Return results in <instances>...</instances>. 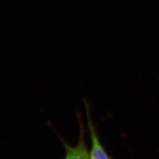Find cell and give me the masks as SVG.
Segmentation results:
<instances>
[{"label":"cell","mask_w":159,"mask_h":159,"mask_svg":"<svg viewBox=\"0 0 159 159\" xmlns=\"http://www.w3.org/2000/svg\"><path fill=\"white\" fill-rule=\"evenodd\" d=\"M79 124V134L78 142L75 145H70L65 139L59 136L65 150V155L63 159H90L89 152L86 143V127L83 123L80 113H77Z\"/></svg>","instance_id":"obj_1"},{"label":"cell","mask_w":159,"mask_h":159,"mask_svg":"<svg viewBox=\"0 0 159 159\" xmlns=\"http://www.w3.org/2000/svg\"><path fill=\"white\" fill-rule=\"evenodd\" d=\"M84 107L86 113L87 129L90 135L91 148L89 150V158L90 159H111V157L107 152L105 147L103 146L99 139L95 126L92 120L90 106L86 99H84Z\"/></svg>","instance_id":"obj_2"}]
</instances>
